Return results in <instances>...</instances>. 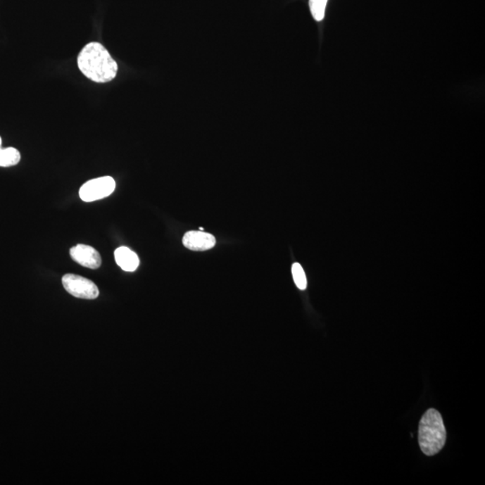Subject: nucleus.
I'll list each match as a JSON object with an SVG mask.
<instances>
[{"mask_svg": "<svg viewBox=\"0 0 485 485\" xmlns=\"http://www.w3.org/2000/svg\"><path fill=\"white\" fill-rule=\"evenodd\" d=\"M1 145H2V139H1V137H0V149H1Z\"/></svg>", "mask_w": 485, "mask_h": 485, "instance_id": "9b49d317", "label": "nucleus"}, {"mask_svg": "<svg viewBox=\"0 0 485 485\" xmlns=\"http://www.w3.org/2000/svg\"><path fill=\"white\" fill-rule=\"evenodd\" d=\"M115 179L111 177L93 179L81 187L80 196L86 203H92L110 196L115 190Z\"/></svg>", "mask_w": 485, "mask_h": 485, "instance_id": "7ed1b4c3", "label": "nucleus"}, {"mask_svg": "<svg viewBox=\"0 0 485 485\" xmlns=\"http://www.w3.org/2000/svg\"><path fill=\"white\" fill-rule=\"evenodd\" d=\"M292 276L294 279L296 285L299 289L304 291L307 288L308 282L307 277H306L304 270L299 263H296L292 265Z\"/></svg>", "mask_w": 485, "mask_h": 485, "instance_id": "9d476101", "label": "nucleus"}, {"mask_svg": "<svg viewBox=\"0 0 485 485\" xmlns=\"http://www.w3.org/2000/svg\"><path fill=\"white\" fill-rule=\"evenodd\" d=\"M21 160L20 152L15 148L0 149V168L14 167Z\"/></svg>", "mask_w": 485, "mask_h": 485, "instance_id": "6e6552de", "label": "nucleus"}, {"mask_svg": "<svg viewBox=\"0 0 485 485\" xmlns=\"http://www.w3.org/2000/svg\"><path fill=\"white\" fill-rule=\"evenodd\" d=\"M77 67L84 77L99 84L110 82L118 73V64L107 49L97 42L84 45L77 56Z\"/></svg>", "mask_w": 485, "mask_h": 485, "instance_id": "f257e3e1", "label": "nucleus"}, {"mask_svg": "<svg viewBox=\"0 0 485 485\" xmlns=\"http://www.w3.org/2000/svg\"><path fill=\"white\" fill-rule=\"evenodd\" d=\"M115 258L117 265L125 272H134L139 265L138 256L128 247L120 246L117 248L115 252Z\"/></svg>", "mask_w": 485, "mask_h": 485, "instance_id": "0eeeda50", "label": "nucleus"}, {"mask_svg": "<svg viewBox=\"0 0 485 485\" xmlns=\"http://www.w3.org/2000/svg\"><path fill=\"white\" fill-rule=\"evenodd\" d=\"M328 0H309V8L315 21L324 20Z\"/></svg>", "mask_w": 485, "mask_h": 485, "instance_id": "1a4fd4ad", "label": "nucleus"}, {"mask_svg": "<svg viewBox=\"0 0 485 485\" xmlns=\"http://www.w3.org/2000/svg\"><path fill=\"white\" fill-rule=\"evenodd\" d=\"M447 432L437 410L429 409L422 416L419 426V443L423 453L434 455L443 448Z\"/></svg>", "mask_w": 485, "mask_h": 485, "instance_id": "f03ea898", "label": "nucleus"}, {"mask_svg": "<svg viewBox=\"0 0 485 485\" xmlns=\"http://www.w3.org/2000/svg\"><path fill=\"white\" fill-rule=\"evenodd\" d=\"M183 244L190 250L206 251L216 246V239L203 231H189L183 237Z\"/></svg>", "mask_w": 485, "mask_h": 485, "instance_id": "423d86ee", "label": "nucleus"}, {"mask_svg": "<svg viewBox=\"0 0 485 485\" xmlns=\"http://www.w3.org/2000/svg\"><path fill=\"white\" fill-rule=\"evenodd\" d=\"M200 231H203V227H200Z\"/></svg>", "mask_w": 485, "mask_h": 485, "instance_id": "f8f14e48", "label": "nucleus"}, {"mask_svg": "<svg viewBox=\"0 0 485 485\" xmlns=\"http://www.w3.org/2000/svg\"><path fill=\"white\" fill-rule=\"evenodd\" d=\"M63 284L65 289L74 297L84 299H94L99 296V289L90 279L76 275L63 276Z\"/></svg>", "mask_w": 485, "mask_h": 485, "instance_id": "20e7f679", "label": "nucleus"}, {"mask_svg": "<svg viewBox=\"0 0 485 485\" xmlns=\"http://www.w3.org/2000/svg\"><path fill=\"white\" fill-rule=\"evenodd\" d=\"M71 258L79 265L89 269L99 268L102 265V258L97 250L92 246L77 245L70 249Z\"/></svg>", "mask_w": 485, "mask_h": 485, "instance_id": "39448f33", "label": "nucleus"}]
</instances>
